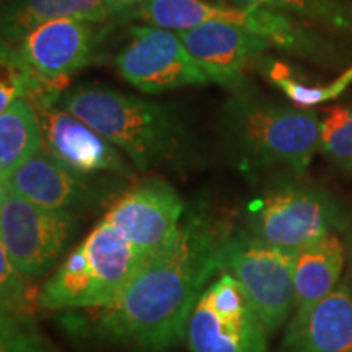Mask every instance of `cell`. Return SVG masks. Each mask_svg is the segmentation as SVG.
I'll use <instances>...</instances> for the list:
<instances>
[{"label": "cell", "instance_id": "21", "mask_svg": "<svg viewBox=\"0 0 352 352\" xmlns=\"http://www.w3.org/2000/svg\"><path fill=\"white\" fill-rule=\"evenodd\" d=\"M232 3L263 6L289 13L300 20H314L352 34V7L342 0H228Z\"/></svg>", "mask_w": 352, "mask_h": 352}, {"label": "cell", "instance_id": "23", "mask_svg": "<svg viewBox=\"0 0 352 352\" xmlns=\"http://www.w3.org/2000/svg\"><path fill=\"white\" fill-rule=\"evenodd\" d=\"M321 153L346 168L352 162V107H334L321 118Z\"/></svg>", "mask_w": 352, "mask_h": 352}, {"label": "cell", "instance_id": "11", "mask_svg": "<svg viewBox=\"0 0 352 352\" xmlns=\"http://www.w3.org/2000/svg\"><path fill=\"white\" fill-rule=\"evenodd\" d=\"M186 206L176 189L162 178L135 182L111 201L103 219L120 230L140 254L151 258L178 233Z\"/></svg>", "mask_w": 352, "mask_h": 352}, {"label": "cell", "instance_id": "22", "mask_svg": "<svg viewBox=\"0 0 352 352\" xmlns=\"http://www.w3.org/2000/svg\"><path fill=\"white\" fill-rule=\"evenodd\" d=\"M0 352H59L32 314H0Z\"/></svg>", "mask_w": 352, "mask_h": 352}, {"label": "cell", "instance_id": "19", "mask_svg": "<svg viewBox=\"0 0 352 352\" xmlns=\"http://www.w3.org/2000/svg\"><path fill=\"white\" fill-rule=\"evenodd\" d=\"M44 148L41 122L28 100L16 98L0 111V183Z\"/></svg>", "mask_w": 352, "mask_h": 352}, {"label": "cell", "instance_id": "1", "mask_svg": "<svg viewBox=\"0 0 352 352\" xmlns=\"http://www.w3.org/2000/svg\"><path fill=\"white\" fill-rule=\"evenodd\" d=\"M228 230L208 210H186L175 239L145 259L118 296L59 311L60 328L77 344L122 352H164L186 342L192 305L222 270Z\"/></svg>", "mask_w": 352, "mask_h": 352}, {"label": "cell", "instance_id": "27", "mask_svg": "<svg viewBox=\"0 0 352 352\" xmlns=\"http://www.w3.org/2000/svg\"><path fill=\"white\" fill-rule=\"evenodd\" d=\"M346 171H347V173H352V162H351V164L349 165H347L346 166V168H344Z\"/></svg>", "mask_w": 352, "mask_h": 352}, {"label": "cell", "instance_id": "10", "mask_svg": "<svg viewBox=\"0 0 352 352\" xmlns=\"http://www.w3.org/2000/svg\"><path fill=\"white\" fill-rule=\"evenodd\" d=\"M118 72L144 94H162L210 82L178 33L162 26H132L126 46L114 57Z\"/></svg>", "mask_w": 352, "mask_h": 352}, {"label": "cell", "instance_id": "2", "mask_svg": "<svg viewBox=\"0 0 352 352\" xmlns=\"http://www.w3.org/2000/svg\"><path fill=\"white\" fill-rule=\"evenodd\" d=\"M57 103L116 145L139 171H188L199 162L186 121L175 107L98 83L67 88Z\"/></svg>", "mask_w": 352, "mask_h": 352}, {"label": "cell", "instance_id": "13", "mask_svg": "<svg viewBox=\"0 0 352 352\" xmlns=\"http://www.w3.org/2000/svg\"><path fill=\"white\" fill-rule=\"evenodd\" d=\"M34 109L41 122L44 151L57 162L80 175L134 179L138 168L127 162L129 158L59 103Z\"/></svg>", "mask_w": 352, "mask_h": 352}, {"label": "cell", "instance_id": "4", "mask_svg": "<svg viewBox=\"0 0 352 352\" xmlns=\"http://www.w3.org/2000/svg\"><path fill=\"white\" fill-rule=\"evenodd\" d=\"M145 259L101 217L47 277L38 294V305L50 311L103 305L121 292Z\"/></svg>", "mask_w": 352, "mask_h": 352}, {"label": "cell", "instance_id": "9", "mask_svg": "<svg viewBox=\"0 0 352 352\" xmlns=\"http://www.w3.org/2000/svg\"><path fill=\"white\" fill-rule=\"evenodd\" d=\"M256 308L230 272L220 270L197 296L186 327L191 352H267Z\"/></svg>", "mask_w": 352, "mask_h": 352}, {"label": "cell", "instance_id": "3", "mask_svg": "<svg viewBox=\"0 0 352 352\" xmlns=\"http://www.w3.org/2000/svg\"><path fill=\"white\" fill-rule=\"evenodd\" d=\"M217 132L227 160L243 173L285 168L303 175L321 152L318 113L276 103L248 88L223 103Z\"/></svg>", "mask_w": 352, "mask_h": 352}, {"label": "cell", "instance_id": "25", "mask_svg": "<svg viewBox=\"0 0 352 352\" xmlns=\"http://www.w3.org/2000/svg\"><path fill=\"white\" fill-rule=\"evenodd\" d=\"M147 2V0H111V3L116 8V12L120 13V19L124 20L126 13L134 10L135 7L142 6V3Z\"/></svg>", "mask_w": 352, "mask_h": 352}, {"label": "cell", "instance_id": "26", "mask_svg": "<svg viewBox=\"0 0 352 352\" xmlns=\"http://www.w3.org/2000/svg\"><path fill=\"white\" fill-rule=\"evenodd\" d=\"M349 267H351V274H352V240L349 245Z\"/></svg>", "mask_w": 352, "mask_h": 352}, {"label": "cell", "instance_id": "20", "mask_svg": "<svg viewBox=\"0 0 352 352\" xmlns=\"http://www.w3.org/2000/svg\"><path fill=\"white\" fill-rule=\"evenodd\" d=\"M264 76L274 83L298 108H315L318 104L341 96L352 85V67L346 69L329 83H307L298 78L292 69L274 59H259Z\"/></svg>", "mask_w": 352, "mask_h": 352}, {"label": "cell", "instance_id": "18", "mask_svg": "<svg viewBox=\"0 0 352 352\" xmlns=\"http://www.w3.org/2000/svg\"><path fill=\"white\" fill-rule=\"evenodd\" d=\"M346 248L338 233L323 236L296 252V308L305 310L340 284Z\"/></svg>", "mask_w": 352, "mask_h": 352}, {"label": "cell", "instance_id": "6", "mask_svg": "<svg viewBox=\"0 0 352 352\" xmlns=\"http://www.w3.org/2000/svg\"><path fill=\"white\" fill-rule=\"evenodd\" d=\"M126 19L140 20L168 30H186L209 21H219L248 30L280 50L303 57H321L318 43L307 32L300 19L263 6L217 3L208 0H147L126 13Z\"/></svg>", "mask_w": 352, "mask_h": 352}, {"label": "cell", "instance_id": "12", "mask_svg": "<svg viewBox=\"0 0 352 352\" xmlns=\"http://www.w3.org/2000/svg\"><path fill=\"white\" fill-rule=\"evenodd\" d=\"M2 183L43 208L76 215L108 208L124 189L111 176H87L67 168L44 148Z\"/></svg>", "mask_w": 352, "mask_h": 352}, {"label": "cell", "instance_id": "17", "mask_svg": "<svg viewBox=\"0 0 352 352\" xmlns=\"http://www.w3.org/2000/svg\"><path fill=\"white\" fill-rule=\"evenodd\" d=\"M57 19L108 23L120 13L111 0H12L2 12V43L19 46L34 28Z\"/></svg>", "mask_w": 352, "mask_h": 352}, {"label": "cell", "instance_id": "16", "mask_svg": "<svg viewBox=\"0 0 352 352\" xmlns=\"http://www.w3.org/2000/svg\"><path fill=\"white\" fill-rule=\"evenodd\" d=\"M284 352H352V279H341L327 297L294 311Z\"/></svg>", "mask_w": 352, "mask_h": 352}, {"label": "cell", "instance_id": "14", "mask_svg": "<svg viewBox=\"0 0 352 352\" xmlns=\"http://www.w3.org/2000/svg\"><path fill=\"white\" fill-rule=\"evenodd\" d=\"M100 25L77 19L46 21L26 34L20 54L39 80L65 91L69 78L95 60L104 34Z\"/></svg>", "mask_w": 352, "mask_h": 352}, {"label": "cell", "instance_id": "15", "mask_svg": "<svg viewBox=\"0 0 352 352\" xmlns=\"http://www.w3.org/2000/svg\"><path fill=\"white\" fill-rule=\"evenodd\" d=\"M176 33L209 80L232 94L248 88L246 69L258 63L264 51L271 47V43L258 34L219 21L178 30Z\"/></svg>", "mask_w": 352, "mask_h": 352}, {"label": "cell", "instance_id": "24", "mask_svg": "<svg viewBox=\"0 0 352 352\" xmlns=\"http://www.w3.org/2000/svg\"><path fill=\"white\" fill-rule=\"evenodd\" d=\"M28 277L0 250V307L2 314H30Z\"/></svg>", "mask_w": 352, "mask_h": 352}, {"label": "cell", "instance_id": "8", "mask_svg": "<svg viewBox=\"0 0 352 352\" xmlns=\"http://www.w3.org/2000/svg\"><path fill=\"white\" fill-rule=\"evenodd\" d=\"M222 270L245 289L270 336L290 320L296 308V252L264 243L245 228L228 230Z\"/></svg>", "mask_w": 352, "mask_h": 352}, {"label": "cell", "instance_id": "7", "mask_svg": "<svg viewBox=\"0 0 352 352\" xmlns=\"http://www.w3.org/2000/svg\"><path fill=\"white\" fill-rule=\"evenodd\" d=\"M0 184V250L28 279L46 274L77 236L80 215L43 208Z\"/></svg>", "mask_w": 352, "mask_h": 352}, {"label": "cell", "instance_id": "5", "mask_svg": "<svg viewBox=\"0 0 352 352\" xmlns=\"http://www.w3.org/2000/svg\"><path fill=\"white\" fill-rule=\"evenodd\" d=\"M245 223V230L254 239L297 252L341 232L346 227V212L321 188L279 179L250 202Z\"/></svg>", "mask_w": 352, "mask_h": 352}]
</instances>
